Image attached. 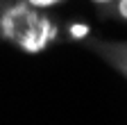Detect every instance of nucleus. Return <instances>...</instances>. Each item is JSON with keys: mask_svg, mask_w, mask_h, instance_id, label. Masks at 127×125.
<instances>
[{"mask_svg": "<svg viewBox=\"0 0 127 125\" xmlns=\"http://www.w3.org/2000/svg\"><path fill=\"white\" fill-rule=\"evenodd\" d=\"M0 39L27 55H36L59 39V25L45 9L32 7L23 0H9L0 14Z\"/></svg>", "mask_w": 127, "mask_h": 125, "instance_id": "obj_1", "label": "nucleus"}, {"mask_svg": "<svg viewBox=\"0 0 127 125\" xmlns=\"http://www.w3.org/2000/svg\"><path fill=\"white\" fill-rule=\"evenodd\" d=\"M86 48L127 80V41L91 37V39H86Z\"/></svg>", "mask_w": 127, "mask_h": 125, "instance_id": "obj_2", "label": "nucleus"}, {"mask_svg": "<svg viewBox=\"0 0 127 125\" xmlns=\"http://www.w3.org/2000/svg\"><path fill=\"white\" fill-rule=\"evenodd\" d=\"M98 16L127 23V0H114V2H109V5L98 7Z\"/></svg>", "mask_w": 127, "mask_h": 125, "instance_id": "obj_3", "label": "nucleus"}, {"mask_svg": "<svg viewBox=\"0 0 127 125\" xmlns=\"http://www.w3.org/2000/svg\"><path fill=\"white\" fill-rule=\"evenodd\" d=\"M23 2H27L32 7H39V9H52V7L61 5L64 0H23Z\"/></svg>", "mask_w": 127, "mask_h": 125, "instance_id": "obj_4", "label": "nucleus"}, {"mask_svg": "<svg viewBox=\"0 0 127 125\" xmlns=\"http://www.w3.org/2000/svg\"><path fill=\"white\" fill-rule=\"evenodd\" d=\"M89 2L98 5V7H102V5H109V2H114V0H89Z\"/></svg>", "mask_w": 127, "mask_h": 125, "instance_id": "obj_5", "label": "nucleus"}, {"mask_svg": "<svg viewBox=\"0 0 127 125\" xmlns=\"http://www.w3.org/2000/svg\"><path fill=\"white\" fill-rule=\"evenodd\" d=\"M7 5H9V0H0V14H2V9H5Z\"/></svg>", "mask_w": 127, "mask_h": 125, "instance_id": "obj_6", "label": "nucleus"}]
</instances>
